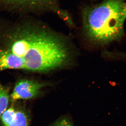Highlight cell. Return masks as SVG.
I'll return each mask as SVG.
<instances>
[{
  "mask_svg": "<svg viewBox=\"0 0 126 126\" xmlns=\"http://www.w3.org/2000/svg\"><path fill=\"white\" fill-rule=\"evenodd\" d=\"M10 95L7 88L0 84V117L8 108Z\"/></svg>",
  "mask_w": 126,
  "mask_h": 126,
  "instance_id": "8992f818",
  "label": "cell"
},
{
  "mask_svg": "<svg viewBox=\"0 0 126 126\" xmlns=\"http://www.w3.org/2000/svg\"><path fill=\"white\" fill-rule=\"evenodd\" d=\"M19 34L9 49L22 60L25 70L43 73L70 64L72 49L58 34L37 24L27 25Z\"/></svg>",
  "mask_w": 126,
  "mask_h": 126,
  "instance_id": "6da1fadb",
  "label": "cell"
},
{
  "mask_svg": "<svg viewBox=\"0 0 126 126\" xmlns=\"http://www.w3.org/2000/svg\"><path fill=\"white\" fill-rule=\"evenodd\" d=\"M48 84L34 79H22L16 83L10 95V99L12 101L15 102L34 98L40 94L42 89Z\"/></svg>",
  "mask_w": 126,
  "mask_h": 126,
  "instance_id": "3957f363",
  "label": "cell"
},
{
  "mask_svg": "<svg viewBox=\"0 0 126 126\" xmlns=\"http://www.w3.org/2000/svg\"><path fill=\"white\" fill-rule=\"evenodd\" d=\"M82 16L83 33L88 40L105 44L123 35L126 4L124 0H105L84 8Z\"/></svg>",
  "mask_w": 126,
  "mask_h": 126,
  "instance_id": "7a4b0ae2",
  "label": "cell"
},
{
  "mask_svg": "<svg viewBox=\"0 0 126 126\" xmlns=\"http://www.w3.org/2000/svg\"><path fill=\"white\" fill-rule=\"evenodd\" d=\"M9 69L25 70L22 60L10 49L0 48V72Z\"/></svg>",
  "mask_w": 126,
  "mask_h": 126,
  "instance_id": "277c9868",
  "label": "cell"
},
{
  "mask_svg": "<svg viewBox=\"0 0 126 126\" xmlns=\"http://www.w3.org/2000/svg\"><path fill=\"white\" fill-rule=\"evenodd\" d=\"M4 0L5 1H6V2H9V3H11V4H12L14 0Z\"/></svg>",
  "mask_w": 126,
  "mask_h": 126,
  "instance_id": "ba28073f",
  "label": "cell"
},
{
  "mask_svg": "<svg viewBox=\"0 0 126 126\" xmlns=\"http://www.w3.org/2000/svg\"><path fill=\"white\" fill-rule=\"evenodd\" d=\"M52 126H74L70 121L65 118H61L57 121Z\"/></svg>",
  "mask_w": 126,
  "mask_h": 126,
  "instance_id": "52a82bcc",
  "label": "cell"
},
{
  "mask_svg": "<svg viewBox=\"0 0 126 126\" xmlns=\"http://www.w3.org/2000/svg\"><path fill=\"white\" fill-rule=\"evenodd\" d=\"M29 117L25 110L16 106L15 113L6 126H29Z\"/></svg>",
  "mask_w": 126,
  "mask_h": 126,
  "instance_id": "5b68a950",
  "label": "cell"
}]
</instances>
